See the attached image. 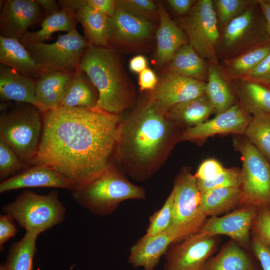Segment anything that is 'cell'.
Listing matches in <instances>:
<instances>
[{"mask_svg":"<svg viewBox=\"0 0 270 270\" xmlns=\"http://www.w3.org/2000/svg\"><path fill=\"white\" fill-rule=\"evenodd\" d=\"M226 170V168L216 160L208 158L200 164L194 176L196 180H211L224 172Z\"/></svg>","mask_w":270,"mask_h":270,"instance_id":"cell-42","label":"cell"},{"mask_svg":"<svg viewBox=\"0 0 270 270\" xmlns=\"http://www.w3.org/2000/svg\"><path fill=\"white\" fill-rule=\"evenodd\" d=\"M208 64L190 44L181 46L170 61L168 72L206 82Z\"/></svg>","mask_w":270,"mask_h":270,"instance_id":"cell-24","label":"cell"},{"mask_svg":"<svg viewBox=\"0 0 270 270\" xmlns=\"http://www.w3.org/2000/svg\"><path fill=\"white\" fill-rule=\"evenodd\" d=\"M264 15L270 41V0H257Z\"/></svg>","mask_w":270,"mask_h":270,"instance_id":"cell-51","label":"cell"},{"mask_svg":"<svg viewBox=\"0 0 270 270\" xmlns=\"http://www.w3.org/2000/svg\"><path fill=\"white\" fill-rule=\"evenodd\" d=\"M234 144L242 162L240 205L270 208V162L246 138Z\"/></svg>","mask_w":270,"mask_h":270,"instance_id":"cell-8","label":"cell"},{"mask_svg":"<svg viewBox=\"0 0 270 270\" xmlns=\"http://www.w3.org/2000/svg\"><path fill=\"white\" fill-rule=\"evenodd\" d=\"M36 1L44 10L45 17L54 14L60 10L56 0H36Z\"/></svg>","mask_w":270,"mask_h":270,"instance_id":"cell-50","label":"cell"},{"mask_svg":"<svg viewBox=\"0 0 270 270\" xmlns=\"http://www.w3.org/2000/svg\"><path fill=\"white\" fill-rule=\"evenodd\" d=\"M250 246L262 270H270V246L254 236L252 240Z\"/></svg>","mask_w":270,"mask_h":270,"instance_id":"cell-44","label":"cell"},{"mask_svg":"<svg viewBox=\"0 0 270 270\" xmlns=\"http://www.w3.org/2000/svg\"><path fill=\"white\" fill-rule=\"evenodd\" d=\"M158 14L160 26L156 32V58L160 64L170 62L177 50L187 44L182 30L170 18L166 9L160 6Z\"/></svg>","mask_w":270,"mask_h":270,"instance_id":"cell-23","label":"cell"},{"mask_svg":"<svg viewBox=\"0 0 270 270\" xmlns=\"http://www.w3.org/2000/svg\"><path fill=\"white\" fill-rule=\"evenodd\" d=\"M220 33L216 54L221 62L270 42L265 20L257 0L234 18Z\"/></svg>","mask_w":270,"mask_h":270,"instance_id":"cell-7","label":"cell"},{"mask_svg":"<svg viewBox=\"0 0 270 270\" xmlns=\"http://www.w3.org/2000/svg\"><path fill=\"white\" fill-rule=\"evenodd\" d=\"M0 139L16 152L22 162L30 166L39 148L42 129V112L36 106L16 102L0 105Z\"/></svg>","mask_w":270,"mask_h":270,"instance_id":"cell-4","label":"cell"},{"mask_svg":"<svg viewBox=\"0 0 270 270\" xmlns=\"http://www.w3.org/2000/svg\"><path fill=\"white\" fill-rule=\"evenodd\" d=\"M109 44L132 43L143 40L152 34L153 26L146 19L134 16L117 8L109 18Z\"/></svg>","mask_w":270,"mask_h":270,"instance_id":"cell-19","label":"cell"},{"mask_svg":"<svg viewBox=\"0 0 270 270\" xmlns=\"http://www.w3.org/2000/svg\"><path fill=\"white\" fill-rule=\"evenodd\" d=\"M206 82L169 72L151 101L164 115L174 106L206 94Z\"/></svg>","mask_w":270,"mask_h":270,"instance_id":"cell-16","label":"cell"},{"mask_svg":"<svg viewBox=\"0 0 270 270\" xmlns=\"http://www.w3.org/2000/svg\"><path fill=\"white\" fill-rule=\"evenodd\" d=\"M85 4L103 13L108 18L112 16L116 10V0H84Z\"/></svg>","mask_w":270,"mask_h":270,"instance_id":"cell-46","label":"cell"},{"mask_svg":"<svg viewBox=\"0 0 270 270\" xmlns=\"http://www.w3.org/2000/svg\"><path fill=\"white\" fill-rule=\"evenodd\" d=\"M252 118L238 104L226 111L216 114L212 119L190 128L182 132L181 140H204L216 134H244Z\"/></svg>","mask_w":270,"mask_h":270,"instance_id":"cell-15","label":"cell"},{"mask_svg":"<svg viewBox=\"0 0 270 270\" xmlns=\"http://www.w3.org/2000/svg\"><path fill=\"white\" fill-rule=\"evenodd\" d=\"M270 52V42L246 52L218 66L224 78L228 82L242 80Z\"/></svg>","mask_w":270,"mask_h":270,"instance_id":"cell-28","label":"cell"},{"mask_svg":"<svg viewBox=\"0 0 270 270\" xmlns=\"http://www.w3.org/2000/svg\"><path fill=\"white\" fill-rule=\"evenodd\" d=\"M94 88L86 74L78 68L70 80L60 107L95 108L98 94Z\"/></svg>","mask_w":270,"mask_h":270,"instance_id":"cell-29","label":"cell"},{"mask_svg":"<svg viewBox=\"0 0 270 270\" xmlns=\"http://www.w3.org/2000/svg\"><path fill=\"white\" fill-rule=\"evenodd\" d=\"M120 124V115L96 107H59L44 112L40 142L30 166L54 170L73 189L88 184L114 169L112 158Z\"/></svg>","mask_w":270,"mask_h":270,"instance_id":"cell-1","label":"cell"},{"mask_svg":"<svg viewBox=\"0 0 270 270\" xmlns=\"http://www.w3.org/2000/svg\"><path fill=\"white\" fill-rule=\"evenodd\" d=\"M26 166L14 150L0 139V178L2 181Z\"/></svg>","mask_w":270,"mask_h":270,"instance_id":"cell-39","label":"cell"},{"mask_svg":"<svg viewBox=\"0 0 270 270\" xmlns=\"http://www.w3.org/2000/svg\"><path fill=\"white\" fill-rule=\"evenodd\" d=\"M71 191L73 198L90 212L101 216L114 212L123 201L144 199V190L124 177L114 168L99 178Z\"/></svg>","mask_w":270,"mask_h":270,"instance_id":"cell-5","label":"cell"},{"mask_svg":"<svg viewBox=\"0 0 270 270\" xmlns=\"http://www.w3.org/2000/svg\"><path fill=\"white\" fill-rule=\"evenodd\" d=\"M28 188H60L72 190L74 186L64 176L43 166H33L2 181L0 192Z\"/></svg>","mask_w":270,"mask_h":270,"instance_id":"cell-17","label":"cell"},{"mask_svg":"<svg viewBox=\"0 0 270 270\" xmlns=\"http://www.w3.org/2000/svg\"><path fill=\"white\" fill-rule=\"evenodd\" d=\"M270 87V52L242 80Z\"/></svg>","mask_w":270,"mask_h":270,"instance_id":"cell-43","label":"cell"},{"mask_svg":"<svg viewBox=\"0 0 270 270\" xmlns=\"http://www.w3.org/2000/svg\"><path fill=\"white\" fill-rule=\"evenodd\" d=\"M258 210L256 206H244L222 216L210 217L206 219L198 232L226 235L247 248L251 244L250 231Z\"/></svg>","mask_w":270,"mask_h":270,"instance_id":"cell-14","label":"cell"},{"mask_svg":"<svg viewBox=\"0 0 270 270\" xmlns=\"http://www.w3.org/2000/svg\"><path fill=\"white\" fill-rule=\"evenodd\" d=\"M251 231L254 236L270 246V208H258Z\"/></svg>","mask_w":270,"mask_h":270,"instance_id":"cell-41","label":"cell"},{"mask_svg":"<svg viewBox=\"0 0 270 270\" xmlns=\"http://www.w3.org/2000/svg\"><path fill=\"white\" fill-rule=\"evenodd\" d=\"M172 190L174 194L172 216L166 231L175 242L197 232L206 217L200 210L201 194L194 175L187 170L182 172Z\"/></svg>","mask_w":270,"mask_h":270,"instance_id":"cell-9","label":"cell"},{"mask_svg":"<svg viewBox=\"0 0 270 270\" xmlns=\"http://www.w3.org/2000/svg\"><path fill=\"white\" fill-rule=\"evenodd\" d=\"M174 198V192L172 190L162 206L150 217L146 234H157L169 228L172 220Z\"/></svg>","mask_w":270,"mask_h":270,"instance_id":"cell-37","label":"cell"},{"mask_svg":"<svg viewBox=\"0 0 270 270\" xmlns=\"http://www.w3.org/2000/svg\"><path fill=\"white\" fill-rule=\"evenodd\" d=\"M218 244L217 236L197 232L168 250L164 270H204Z\"/></svg>","mask_w":270,"mask_h":270,"instance_id":"cell-12","label":"cell"},{"mask_svg":"<svg viewBox=\"0 0 270 270\" xmlns=\"http://www.w3.org/2000/svg\"><path fill=\"white\" fill-rule=\"evenodd\" d=\"M232 240L207 262L204 270H258L250 256Z\"/></svg>","mask_w":270,"mask_h":270,"instance_id":"cell-30","label":"cell"},{"mask_svg":"<svg viewBox=\"0 0 270 270\" xmlns=\"http://www.w3.org/2000/svg\"><path fill=\"white\" fill-rule=\"evenodd\" d=\"M0 64L34 80L48 72L37 64L20 41L2 36H0Z\"/></svg>","mask_w":270,"mask_h":270,"instance_id":"cell-22","label":"cell"},{"mask_svg":"<svg viewBox=\"0 0 270 270\" xmlns=\"http://www.w3.org/2000/svg\"><path fill=\"white\" fill-rule=\"evenodd\" d=\"M74 16L60 9L58 12L46 16L40 23L41 28L36 32H28L20 40L23 44L31 42H44L52 38V33L58 31L70 32L76 28Z\"/></svg>","mask_w":270,"mask_h":270,"instance_id":"cell-33","label":"cell"},{"mask_svg":"<svg viewBox=\"0 0 270 270\" xmlns=\"http://www.w3.org/2000/svg\"><path fill=\"white\" fill-rule=\"evenodd\" d=\"M196 0H168V2L178 14H188L190 10Z\"/></svg>","mask_w":270,"mask_h":270,"instance_id":"cell-48","label":"cell"},{"mask_svg":"<svg viewBox=\"0 0 270 270\" xmlns=\"http://www.w3.org/2000/svg\"><path fill=\"white\" fill-rule=\"evenodd\" d=\"M17 229L14 220L8 214L0 216V250L2 251L4 246L10 238L14 237Z\"/></svg>","mask_w":270,"mask_h":270,"instance_id":"cell-45","label":"cell"},{"mask_svg":"<svg viewBox=\"0 0 270 270\" xmlns=\"http://www.w3.org/2000/svg\"><path fill=\"white\" fill-rule=\"evenodd\" d=\"M157 84V78L154 72L146 68L139 74V85L141 90H154Z\"/></svg>","mask_w":270,"mask_h":270,"instance_id":"cell-47","label":"cell"},{"mask_svg":"<svg viewBox=\"0 0 270 270\" xmlns=\"http://www.w3.org/2000/svg\"><path fill=\"white\" fill-rule=\"evenodd\" d=\"M79 68L96 88L98 99L96 108L119 115L128 106L130 94L118 56L110 48L90 44Z\"/></svg>","mask_w":270,"mask_h":270,"instance_id":"cell-3","label":"cell"},{"mask_svg":"<svg viewBox=\"0 0 270 270\" xmlns=\"http://www.w3.org/2000/svg\"><path fill=\"white\" fill-rule=\"evenodd\" d=\"M206 94L216 114L226 111L234 104V91L217 66L208 64Z\"/></svg>","mask_w":270,"mask_h":270,"instance_id":"cell-32","label":"cell"},{"mask_svg":"<svg viewBox=\"0 0 270 270\" xmlns=\"http://www.w3.org/2000/svg\"><path fill=\"white\" fill-rule=\"evenodd\" d=\"M74 74L48 72L36 80L38 108L44 112L59 108Z\"/></svg>","mask_w":270,"mask_h":270,"instance_id":"cell-21","label":"cell"},{"mask_svg":"<svg viewBox=\"0 0 270 270\" xmlns=\"http://www.w3.org/2000/svg\"></svg>","mask_w":270,"mask_h":270,"instance_id":"cell-53","label":"cell"},{"mask_svg":"<svg viewBox=\"0 0 270 270\" xmlns=\"http://www.w3.org/2000/svg\"><path fill=\"white\" fill-rule=\"evenodd\" d=\"M40 234L26 231L22 238L12 244L4 264L6 270H32L36 241Z\"/></svg>","mask_w":270,"mask_h":270,"instance_id":"cell-34","label":"cell"},{"mask_svg":"<svg viewBox=\"0 0 270 270\" xmlns=\"http://www.w3.org/2000/svg\"><path fill=\"white\" fill-rule=\"evenodd\" d=\"M45 17L36 0H6L2 2L0 14V35L20 42L28 28Z\"/></svg>","mask_w":270,"mask_h":270,"instance_id":"cell-13","label":"cell"},{"mask_svg":"<svg viewBox=\"0 0 270 270\" xmlns=\"http://www.w3.org/2000/svg\"><path fill=\"white\" fill-rule=\"evenodd\" d=\"M90 44L75 28L66 34H58L53 44L31 42L24 46L45 71L74 74L79 68L82 57Z\"/></svg>","mask_w":270,"mask_h":270,"instance_id":"cell-10","label":"cell"},{"mask_svg":"<svg viewBox=\"0 0 270 270\" xmlns=\"http://www.w3.org/2000/svg\"><path fill=\"white\" fill-rule=\"evenodd\" d=\"M0 270H6V267L4 264H0Z\"/></svg>","mask_w":270,"mask_h":270,"instance_id":"cell-52","label":"cell"},{"mask_svg":"<svg viewBox=\"0 0 270 270\" xmlns=\"http://www.w3.org/2000/svg\"><path fill=\"white\" fill-rule=\"evenodd\" d=\"M2 210L26 231L39 234L62 222L66 212L56 190L46 194L24 191L13 201L3 206Z\"/></svg>","mask_w":270,"mask_h":270,"instance_id":"cell-6","label":"cell"},{"mask_svg":"<svg viewBox=\"0 0 270 270\" xmlns=\"http://www.w3.org/2000/svg\"><path fill=\"white\" fill-rule=\"evenodd\" d=\"M238 103L251 115L270 113V88L252 82H233Z\"/></svg>","mask_w":270,"mask_h":270,"instance_id":"cell-27","label":"cell"},{"mask_svg":"<svg viewBox=\"0 0 270 270\" xmlns=\"http://www.w3.org/2000/svg\"><path fill=\"white\" fill-rule=\"evenodd\" d=\"M129 66L132 71L140 74L147 68L146 59L142 55L134 56L130 60Z\"/></svg>","mask_w":270,"mask_h":270,"instance_id":"cell-49","label":"cell"},{"mask_svg":"<svg viewBox=\"0 0 270 270\" xmlns=\"http://www.w3.org/2000/svg\"><path fill=\"white\" fill-rule=\"evenodd\" d=\"M200 194V210L206 217L218 216L232 210L240 204L242 199L240 188H216Z\"/></svg>","mask_w":270,"mask_h":270,"instance_id":"cell-31","label":"cell"},{"mask_svg":"<svg viewBox=\"0 0 270 270\" xmlns=\"http://www.w3.org/2000/svg\"><path fill=\"white\" fill-rule=\"evenodd\" d=\"M190 44L210 64L218 66L217 48L220 33L212 0H198L181 19Z\"/></svg>","mask_w":270,"mask_h":270,"instance_id":"cell-11","label":"cell"},{"mask_svg":"<svg viewBox=\"0 0 270 270\" xmlns=\"http://www.w3.org/2000/svg\"><path fill=\"white\" fill-rule=\"evenodd\" d=\"M254 0H212L220 32Z\"/></svg>","mask_w":270,"mask_h":270,"instance_id":"cell-36","label":"cell"},{"mask_svg":"<svg viewBox=\"0 0 270 270\" xmlns=\"http://www.w3.org/2000/svg\"><path fill=\"white\" fill-rule=\"evenodd\" d=\"M35 92L36 80L0 64V98L2 102L13 100L37 107Z\"/></svg>","mask_w":270,"mask_h":270,"instance_id":"cell-20","label":"cell"},{"mask_svg":"<svg viewBox=\"0 0 270 270\" xmlns=\"http://www.w3.org/2000/svg\"><path fill=\"white\" fill-rule=\"evenodd\" d=\"M74 18L76 23L82 25L85 37L90 44L110 48L108 16L85 4L75 12Z\"/></svg>","mask_w":270,"mask_h":270,"instance_id":"cell-25","label":"cell"},{"mask_svg":"<svg viewBox=\"0 0 270 270\" xmlns=\"http://www.w3.org/2000/svg\"><path fill=\"white\" fill-rule=\"evenodd\" d=\"M244 135L270 162V113L252 115Z\"/></svg>","mask_w":270,"mask_h":270,"instance_id":"cell-35","label":"cell"},{"mask_svg":"<svg viewBox=\"0 0 270 270\" xmlns=\"http://www.w3.org/2000/svg\"><path fill=\"white\" fill-rule=\"evenodd\" d=\"M174 242V238L166 231L155 235L145 234L131 247L128 262L135 268L154 270Z\"/></svg>","mask_w":270,"mask_h":270,"instance_id":"cell-18","label":"cell"},{"mask_svg":"<svg viewBox=\"0 0 270 270\" xmlns=\"http://www.w3.org/2000/svg\"><path fill=\"white\" fill-rule=\"evenodd\" d=\"M116 6L134 16L148 20L156 14L157 8L150 0H116Z\"/></svg>","mask_w":270,"mask_h":270,"instance_id":"cell-40","label":"cell"},{"mask_svg":"<svg viewBox=\"0 0 270 270\" xmlns=\"http://www.w3.org/2000/svg\"><path fill=\"white\" fill-rule=\"evenodd\" d=\"M213 112L214 109L205 94L174 106L165 116L170 122L192 128L206 122Z\"/></svg>","mask_w":270,"mask_h":270,"instance_id":"cell-26","label":"cell"},{"mask_svg":"<svg viewBox=\"0 0 270 270\" xmlns=\"http://www.w3.org/2000/svg\"><path fill=\"white\" fill-rule=\"evenodd\" d=\"M198 188L201 194L208 190L224 188H240L242 182L241 170L226 168L224 172L211 180H196Z\"/></svg>","mask_w":270,"mask_h":270,"instance_id":"cell-38","label":"cell"},{"mask_svg":"<svg viewBox=\"0 0 270 270\" xmlns=\"http://www.w3.org/2000/svg\"><path fill=\"white\" fill-rule=\"evenodd\" d=\"M170 121L150 101L121 123L116 152L132 162L130 175L144 180L152 172V162L162 153L170 139Z\"/></svg>","mask_w":270,"mask_h":270,"instance_id":"cell-2","label":"cell"}]
</instances>
